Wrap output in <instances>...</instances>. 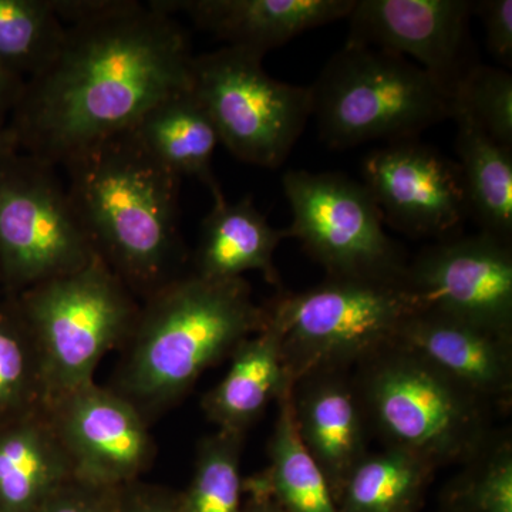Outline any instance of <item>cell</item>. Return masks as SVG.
Listing matches in <instances>:
<instances>
[{
  "mask_svg": "<svg viewBox=\"0 0 512 512\" xmlns=\"http://www.w3.org/2000/svg\"><path fill=\"white\" fill-rule=\"evenodd\" d=\"M443 512H512V446L507 439L491 441L441 497Z\"/></svg>",
  "mask_w": 512,
  "mask_h": 512,
  "instance_id": "28",
  "label": "cell"
},
{
  "mask_svg": "<svg viewBox=\"0 0 512 512\" xmlns=\"http://www.w3.org/2000/svg\"><path fill=\"white\" fill-rule=\"evenodd\" d=\"M268 309V306H266ZM227 375L202 399L207 419L228 433L244 434L288 390L281 355V329L268 309L264 328L232 352Z\"/></svg>",
  "mask_w": 512,
  "mask_h": 512,
  "instance_id": "20",
  "label": "cell"
},
{
  "mask_svg": "<svg viewBox=\"0 0 512 512\" xmlns=\"http://www.w3.org/2000/svg\"><path fill=\"white\" fill-rule=\"evenodd\" d=\"M43 407V386L32 336L18 303L0 305V421Z\"/></svg>",
  "mask_w": 512,
  "mask_h": 512,
  "instance_id": "26",
  "label": "cell"
},
{
  "mask_svg": "<svg viewBox=\"0 0 512 512\" xmlns=\"http://www.w3.org/2000/svg\"><path fill=\"white\" fill-rule=\"evenodd\" d=\"M96 255L55 167L22 151L0 158V278L10 291L70 274Z\"/></svg>",
  "mask_w": 512,
  "mask_h": 512,
  "instance_id": "9",
  "label": "cell"
},
{
  "mask_svg": "<svg viewBox=\"0 0 512 512\" xmlns=\"http://www.w3.org/2000/svg\"><path fill=\"white\" fill-rule=\"evenodd\" d=\"M244 434L218 430L198 446L194 476L180 497L183 512H241Z\"/></svg>",
  "mask_w": 512,
  "mask_h": 512,
  "instance_id": "27",
  "label": "cell"
},
{
  "mask_svg": "<svg viewBox=\"0 0 512 512\" xmlns=\"http://www.w3.org/2000/svg\"><path fill=\"white\" fill-rule=\"evenodd\" d=\"M396 342L419 353L491 407L510 406L512 335L436 313L414 312Z\"/></svg>",
  "mask_w": 512,
  "mask_h": 512,
  "instance_id": "16",
  "label": "cell"
},
{
  "mask_svg": "<svg viewBox=\"0 0 512 512\" xmlns=\"http://www.w3.org/2000/svg\"><path fill=\"white\" fill-rule=\"evenodd\" d=\"M451 99L453 116L467 114L494 141L512 148V76L507 69L477 62Z\"/></svg>",
  "mask_w": 512,
  "mask_h": 512,
  "instance_id": "29",
  "label": "cell"
},
{
  "mask_svg": "<svg viewBox=\"0 0 512 512\" xmlns=\"http://www.w3.org/2000/svg\"><path fill=\"white\" fill-rule=\"evenodd\" d=\"M436 468L400 448L367 453L340 491L339 512H417Z\"/></svg>",
  "mask_w": 512,
  "mask_h": 512,
  "instance_id": "24",
  "label": "cell"
},
{
  "mask_svg": "<svg viewBox=\"0 0 512 512\" xmlns=\"http://www.w3.org/2000/svg\"><path fill=\"white\" fill-rule=\"evenodd\" d=\"M291 390L278 399V417L269 441V467L255 477L284 512H339L328 481L303 446L291 407Z\"/></svg>",
  "mask_w": 512,
  "mask_h": 512,
  "instance_id": "23",
  "label": "cell"
},
{
  "mask_svg": "<svg viewBox=\"0 0 512 512\" xmlns=\"http://www.w3.org/2000/svg\"><path fill=\"white\" fill-rule=\"evenodd\" d=\"M404 275V274H403ZM281 329L289 387L319 370H346L396 342L414 306L402 278L326 276L268 305Z\"/></svg>",
  "mask_w": 512,
  "mask_h": 512,
  "instance_id": "7",
  "label": "cell"
},
{
  "mask_svg": "<svg viewBox=\"0 0 512 512\" xmlns=\"http://www.w3.org/2000/svg\"><path fill=\"white\" fill-rule=\"evenodd\" d=\"M458 168L463 178L468 217L481 232L512 238V148L485 134L467 114L454 113Z\"/></svg>",
  "mask_w": 512,
  "mask_h": 512,
  "instance_id": "22",
  "label": "cell"
},
{
  "mask_svg": "<svg viewBox=\"0 0 512 512\" xmlns=\"http://www.w3.org/2000/svg\"><path fill=\"white\" fill-rule=\"evenodd\" d=\"M244 488L251 491V498L247 505H242L241 512H284L278 504L269 497L268 493L254 480L244 483Z\"/></svg>",
  "mask_w": 512,
  "mask_h": 512,
  "instance_id": "34",
  "label": "cell"
},
{
  "mask_svg": "<svg viewBox=\"0 0 512 512\" xmlns=\"http://www.w3.org/2000/svg\"><path fill=\"white\" fill-rule=\"evenodd\" d=\"M19 151L18 144L8 128H0V158Z\"/></svg>",
  "mask_w": 512,
  "mask_h": 512,
  "instance_id": "35",
  "label": "cell"
},
{
  "mask_svg": "<svg viewBox=\"0 0 512 512\" xmlns=\"http://www.w3.org/2000/svg\"><path fill=\"white\" fill-rule=\"evenodd\" d=\"M66 26L52 62L23 84L8 130L19 151L64 165L191 89L190 36L156 3L53 0Z\"/></svg>",
  "mask_w": 512,
  "mask_h": 512,
  "instance_id": "1",
  "label": "cell"
},
{
  "mask_svg": "<svg viewBox=\"0 0 512 512\" xmlns=\"http://www.w3.org/2000/svg\"><path fill=\"white\" fill-rule=\"evenodd\" d=\"M64 33L53 0H0V63L25 82L52 62Z\"/></svg>",
  "mask_w": 512,
  "mask_h": 512,
  "instance_id": "25",
  "label": "cell"
},
{
  "mask_svg": "<svg viewBox=\"0 0 512 512\" xmlns=\"http://www.w3.org/2000/svg\"><path fill=\"white\" fill-rule=\"evenodd\" d=\"M158 8L185 13L197 28L265 56L308 30L348 19L355 0H154Z\"/></svg>",
  "mask_w": 512,
  "mask_h": 512,
  "instance_id": "17",
  "label": "cell"
},
{
  "mask_svg": "<svg viewBox=\"0 0 512 512\" xmlns=\"http://www.w3.org/2000/svg\"><path fill=\"white\" fill-rule=\"evenodd\" d=\"M74 212L96 254L144 299L181 276V178L148 153L133 128L63 165Z\"/></svg>",
  "mask_w": 512,
  "mask_h": 512,
  "instance_id": "2",
  "label": "cell"
},
{
  "mask_svg": "<svg viewBox=\"0 0 512 512\" xmlns=\"http://www.w3.org/2000/svg\"><path fill=\"white\" fill-rule=\"evenodd\" d=\"M116 512H183L180 497L173 498L150 490H141L134 483L120 488Z\"/></svg>",
  "mask_w": 512,
  "mask_h": 512,
  "instance_id": "32",
  "label": "cell"
},
{
  "mask_svg": "<svg viewBox=\"0 0 512 512\" xmlns=\"http://www.w3.org/2000/svg\"><path fill=\"white\" fill-rule=\"evenodd\" d=\"M74 477L43 407L0 421V512H35Z\"/></svg>",
  "mask_w": 512,
  "mask_h": 512,
  "instance_id": "18",
  "label": "cell"
},
{
  "mask_svg": "<svg viewBox=\"0 0 512 512\" xmlns=\"http://www.w3.org/2000/svg\"><path fill=\"white\" fill-rule=\"evenodd\" d=\"M353 377L357 397L386 447L431 467L467 464L495 439L490 404L399 342L366 357Z\"/></svg>",
  "mask_w": 512,
  "mask_h": 512,
  "instance_id": "4",
  "label": "cell"
},
{
  "mask_svg": "<svg viewBox=\"0 0 512 512\" xmlns=\"http://www.w3.org/2000/svg\"><path fill=\"white\" fill-rule=\"evenodd\" d=\"M120 488L101 487L72 477L35 512H116Z\"/></svg>",
  "mask_w": 512,
  "mask_h": 512,
  "instance_id": "30",
  "label": "cell"
},
{
  "mask_svg": "<svg viewBox=\"0 0 512 512\" xmlns=\"http://www.w3.org/2000/svg\"><path fill=\"white\" fill-rule=\"evenodd\" d=\"M43 409L80 480L123 487L137 481L153 460V437L144 414L114 389L93 382Z\"/></svg>",
  "mask_w": 512,
  "mask_h": 512,
  "instance_id": "13",
  "label": "cell"
},
{
  "mask_svg": "<svg viewBox=\"0 0 512 512\" xmlns=\"http://www.w3.org/2000/svg\"><path fill=\"white\" fill-rule=\"evenodd\" d=\"M25 80L0 63V128H8L10 116L15 110Z\"/></svg>",
  "mask_w": 512,
  "mask_h": 512,
  "instance_id": "33",
  "label": "cell"
},
{
  "mask_svg": "<svg viewBox=\"0 0 512 512\" xmlns=\"http://www.w3.org/2000/svg\"><path fill=\"white\" fill-rule=\"evenodd\" d=\"M474 13L481 19L487 47L503 67L512 63V0L474 2Z\"/></svg>",
  "mask_w": 512,
  "mask_h": 512,
  "instance_id": "31",
  "label": "cell"
},
{
  "mask_svg": "<svg viewBox=\"0 0 512 512\" xmlns=\"http://www.w3.org/2000/svg\"><path fill=\"white\" fill-rule=\"evenodd\" d=\"M362 178L383 222L409 237H454L468 217L458 164L419 138L370 151Z\"/></svg>",
  "mask_w": 512,
  "mask_h": 512,
  "instance_id": "12",
  "label": "cell"
},
{
  "mask_svg": "<svg viewBox=\"0 0 512 512\" xmlns=\"http://www.w3.org/2000/svg\"><path fill=\"white\" fill-rule=\"evenodd\" d=\"M414 312L512 335L511 242L478 232L424 248L403 275Z\"/></svg>",
  "mask_w": 512,
  "mask_h": 512,
  "instance_id": "11",
  "label": "cell"
},
{
  "mask_svg": "<svg viewBox=\"0 0 512 512\" xmlns=\"http://www.w3.org/2000/svg\"><path fill=\"white\" fill-rule=\"evenodd\" d=\"M15 299L39 357L43 407L94 382L101 359L126 343L141 308L99 255Z\"/></svg>",
  "mask_w": 512,
  "mask_h": 512,
  "instance_id": "6",
  "label": "cell"
},
{
  "mask_svg": "<svg viewBox=\"0 0 512 512\" xmlns=\"http://www.w3.org/2000/svg\"><path fill=\"white\" fill-rule=\"evenodd\" d=\"M264 56L224 46L194 56L192 92L232 156L262 168L281 167L312 117L311 89L279 82Z\"/></svg>",
  "mask_w": 512,
  "mask_h": 512,
  "instance_id": "8",
  "label": "cell"
},
{
  "mask_svg": "<svg viewBox=\"0 0 512 512\" xmlns=\"http://www.w3.org/2000/svg\"><path fill=\"white\" fill-rule=\"evenodd\" d=\"M133 130L148 153L168 170L180 178H197L207 185L212 198L224 194L212 173V157L221 144L220 137L192 89L158 101Z\"/></svg>",
  "mask_w": 512,
  "mask_h": 512,
  "instance_id": "21",
  "label": "cell"
},
{
  "mask_svg": "<svg viewBox=\"0 0 512 512\" xmlns=\"http://www.w3.org/2000/svg\"><path fill=\"white\" fill-rule=\"evenodd\" d=\"M284 238V229L272 227L251 197L228 202L224 194L218 195L202 221L192 274L208 281H231L258 271L266 282L279 286L274 255Z\"/></svg>",
  "mask_w": 512,
  "mask_h": 512,
  "instance_id": "19",
  "label": "cell"
},
{
  "mask_svg": "<svg viewBox=\"0 0 512 512\" xmlns=\"http://www.w3.org/2000/svg\"><path fill=\"white\" fill-rule=\"evenodd\" d=\"M309 89L319 136L339 150L413 140L453 119V100L433 76L377 47L345 43Z\"/></svg>",
  "mask_w": 512,
  "mask_h": 512,
  "instance_id": "5",
  "label": "cell"
},
{
  "mask_svg": "<svg viewBox=\"0 0 512 512\" xmlns=\"http://www.w3.org/2000/svg\"><path fill=\"white\" fill-rule=\"evenodd\" d=\"M292 222L286 238L340 278H402L403 249L384 232L375 200L363 183L339 173L289 170L282 177Z\"/></svg>",
  "mask_w": 512,
  "mask_h": 512,
  "instance_id": "10",
  "label": "cell"
},
{
  "mask_svg": "<svg viewBox=\"0 0 512 512\" xmlns=\"http://www.w3.org/2000/svg\"><path fill=\"white\" fill-rule=\"evenodd\" d=\"M266 320L268 309L254 301L244 278L178 276L141 306L114 390L143 414L177 402Z\"/></svg>",
  "mask_w": 512,
  "mask_h": 512,
  "instance_id": "3",
  "label": "cell"
},
{
  "mask_svg": "<svg viewBox=\"0 0 512 512\" xmlns=\"http://www.w3.org/2000/svg\"><path fill=\"white\" fill-rule=\"evenodd\" d=\"M473 13L470 0H355L346 43L377 47L416 62L453 97L477 63L470 39Z\"/></svg>",
  "mask_w": 512,
  "mask_h": 512,
  "instance_id": "14",
  "label": "cell"
},
{
  "mask_svg": "<svg viewBox=\"0 0 512 512\" xmlns=\"http://www.w3.org/2000/svg\"><path fill=\"white\" fill-rule=\"evenodd\" d=\"M293 424L338 504L350 471L366 456V417L346 370H319L291 387Z\"/></svg>",
  "mask_w": 512,
  "mask_h": 512,
  "instance_id": "15",
  "label": "cell"
}]
</instances>
